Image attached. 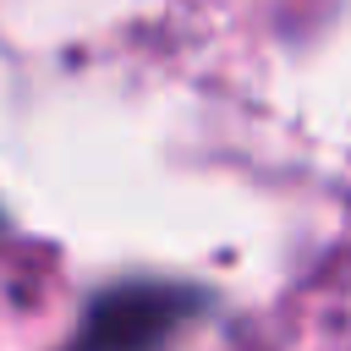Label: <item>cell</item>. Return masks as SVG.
I'll return each mask as SVG.
<instances>
[{"instance_id":"obj_1","label":"cell","mask_w":351,"mask_h":351,"mask_svg":"<svg viewBox=\"0 0 351 351\" xmlns=\"http://www.w3.org/2000/svg\"><path fill=\"white\" fill-rule=\"evenodd\" d=\"M197 302L203 296L186 285H154V280L115 285L88 307V318L66 351H159L197 313Z\"/></svg>"}]
</instances>
